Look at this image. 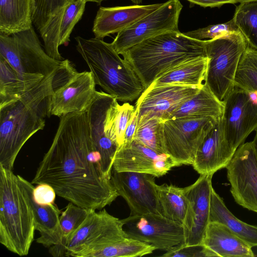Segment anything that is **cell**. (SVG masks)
I'll list each match as a JSON object with an SVG mask.
<instances>
[{
  "mask_svg": "<svg viewBox=\"0 0 257 257\" xmlns=\"http://www.w3.org/2000/svg\"><path fill=\"white\" fill-rule=\"evenodd\" d=\"M52 143L31 181L50 185L56 195L81 207L101 210L119 196L100 169L87 111L60 117Z\"/></svg>",
  "mask_w": 257,
  "mask_h": 257,
  "instance_id": "6da1fadb",
  "label": "cell"
},
{
  "mask_svg": "<svg viewBox=\"0 0 257 257\" xmlns=\"http://www.w3.org/2000/svg\"><path fill=\"white\" fill-rule=\"evenodd\" d=\"M55 71L17 99L0 106V165L4 168L13 170L24 144L44 128L51 115Z\"/></svg>",
  "mask_w": 257,
  "mask_h": 257,
  "instance_id": "7a4b0ae2",
  "label": "cell"
},
{
  "mask_svg": "<svg viewBox=\"0 0 257 257\" xmlns=\"http://www.w3.org/2000/svg\"><path fill=\"white\" fill-rule=\"evenodd\" d=\"M121 55L130 63L145 89L169 68L194 58L207 57L205 40L193 39L180 31L167 32L148 38Z\"/></svg>",
  "mask_w": 257,
  "mask_h": 257,
  "instance_id": "3957f363",
  "label": "cell"
},
{
  "mask_svg": "<svg viewBox=\"0 0 257 257\" xmlns=\"http://www.w3.org/2000/svg\"><path fill=\"white\" fill-rule=\"evenodd\" d=\"M76 49L92 73L96 85L124 102L133 101L145 88L130 63L122 59L111 43L96 38H75Z\"/></svg>",
  "mask_w": 257,
  "mask_h": 257,
  "instance_id": "277c9868",
  "label": "cell"
},
{
  "mask_svg": "<svg viewBox=\"0 0 257 257\" xmlns=\"http://www.w3.org/2000/svg\"><path fill=\"white\" fill-rule=\"evenodd\" d=\"M35 230L33 211L18 176L0 165V242L12 252L26 255Z\"/></svg>",
  "mask_w": 257,
  "mask_h": 257,
  "instance_id": "5b68a950",
  "label": "cell"
},
{
  "mask_svg": "<svg viewBox=\"0 0 257 257\" xmlns=\"http://www.w3.org/2000/svg\"><path fill=\"white\" fill-rule=\"evenodd\" d=\"M0 56L21 77L30 81H41L62 62L47 54L33 27L10 36L0 34Z\"/></svg>",
  "mask_w": 257,
  "mask_h": 257,
  "instance_id": "8992f818",
  "label": "cell"
},
{
  "mask_svg": "<svg viewBox=\"0 0 257 257\" xmlns=\"http://www.w3.org/2000/svg\"><path fill=\"white\" fill-rule=\"evenodd\" d=\"M247 46L240 31L205 40L208 62L204 83L221 102L234 87L237 69Z\"/></svg>",
  "mask_w": 257,
  "mask_h": 257,
  "instance_id": "52a82bcc",
  "label": "cell"
},
{
  "mask_svg": "<svg viewBox=\"0 0 257 257\" xmlns=\"http://www.w3.org/2000/svg\"><path fill=\"white\" fill-rule=\"evenodd\" d=\"M90 71L78 72L68 59L62 61L52 81L51 115L59 117L87 111L96 90Z\"/></svg>",
  "mask_w": 257,
  "mask_h": 257,
  "instance_id": "ba28073f",
  "label": "cell"
},
{
  "mask_svg": "<svg viewBox=\"0 0 257 257\" xmlns=\"http://www.w3.org/2000/svg\"><path fill=\"white\" fill-rule=\"evenodd\" d=\"M122 219L103 209L91 210L87 217L68 239L60 256L88 257L97 250L128 237Z\"/></svg>",
  "mask_w": 257,
  "mask_h": 257,
  "instance_id": "9c48e42d",
  "label": "cell"
},
{
  "mask_svg": "<svg viewBox=\"0 0 257 257\" xmlns=\"http://www.w3.org/2000/svg\"><path fill=\"white\" fill-rule=\"evenodd\" d=\"M216 119L173 118L162 120L161 134L166 154L178 166L192 165L199 147Z\"/></svg>",
  "mask_w": 257,
  "mask_h": 257,
  "instance_id": "30bf717a",
  "label": "cell"
},
{
  "mask_svg": "<svg viewBox=\"0 0 257 257\" xmlns=\"http://www.w3.org/2000/svg\"><path fill=\"white\" fill-rule=\"evenodd\" d=\"M183 5L168 0L128 28L117 33L111 43L118 54L148 38L170 31H180L179 19Z\"/></svg>",
  "mask_w": 257,
  "mask_h": 257,
  "instance_id": "8fae6325",
  "label": "cell"
},
{
  "mask_svg": "<svg viewBox=\"0 0 257 257\" xmlns=\"http://www.w3.org/2000/svg\"><path fill=\"white\" fill-rule=\"evenodd\" d=\"M223 104L224 133L229 143L236 150L257 128V92L234 86Z\"/></svg>",
  "mask_w": 257,
  "mask_h": 257,
  "instance_id": "7c38bea8",
  "label": "cell"
},
{
  "mask_svg": "<svg viewBox=\"0 0 257 257\" xmlns=\"http://www.w3.org/2000/svg\"><path fill=\"white\" fill-rule=\"evenodd\" d=\"M225 168L235 201L257 213V154L252 141L237 149Z\"/></svg>",
  "mask_w": 257,
  "mask_h": 257,
  "instance_id": "4fadbf2b",
  "label": "cell"
},
{
  "mask_svg": "<svg viewBox=\"0 0 257 257\" xmlns=\"http://www.w3.org/2000/svg\"><path fill=\"white\" fill-rule=\"evenodd\" d=\"M122 220L128 237L152 245L156 249L167 251L184 242L182 225L161 215H131Z\"/></svg>",
  "mask_w": 257,
  "mask_h": 257,
  "instance_id": "5bb4252c",
  "label": "cell"
},
{
  "mask_svg": "<svg viewBox=\"0 0 257 257\" xmlns=\"http://www.w3.org/2000/svg\"><path fill=\"white\" fill-rule=\"evenodd\" d=\"M213 175H200L193 184L184 188L187 201V211L182 224L184 246H202L204 233L209 222Z\"/></svg>",
  "mask_w": 257,
  "mask_h": 257,
  "instance_id": "9a60e30c",
  "label": "cell"
},
{
  "mask_svg": "<svg viewBox=\"0 0 257 257\" xmlns=\"http://www.w3.org/2000/svg\"><path fill=\"white\" fill-rule=\"evenodd\" d=\"M155 177L146 173L118 172L112 169L110 181L118 195L127 203L131 215H161Z\"/></svg>",
  "mask_w": 257,
  "mask_h": 257,
  "instance_id": "2e32d148",
  "label": "cell"
},
{
  "mask_svg": "<svg viewBox=\"0 0 257 257\" xmlns=\"http://www.w3.org/2000/svg\"><path fill=\"white\" fill-rule=\"evenodd\" d=\"M202 87L179 84L150 85L136 103L138 118L146 116L156 117L161 120L168 119L176 109L197 93Z\"/></svg>",
  "mask_w": 257,
  "mask_h": 257,
  "instance_id": "e0dca14e",
  "label": "cell"
},
{
  "mask_svg": "<svg viewBox=\"0 0 257 257\" xmlns=\"http://www.w3.org/2000/svg\"><path fill=\"white\" fill-rule=\"evenodd\" d=\"M177 166L169 155L157 152L133 140L118 148L112 169L118 172L146 173L159 177Z\"/></svg>",
  "mask_w": 257,
  "mask_h": 257,
  "instance_id": "ac0fdd59",
  "label": "cell"
},
{
  "mask_svg": "<svg viewBox=\"0 0 257 257\" xmlns=\"http://www.w3.org/2000/svg\"><path fill=\"white\" fill-rule=\"evenodd\" d=\"M115 99L104 91H96L86 111L93 149L99 156L100 167L103 175L110 179L114 158L118 147L106 136L104 122L107 111Z\"/></svg>",
  "mask_w": 257,
  "mask_h": 257,
  "instance_id": "d6986e66",
  "label": "cell"
},
{
  "mask_svg": "<svg viewBox=\"0 0 257 257\" xmlns=\"http://www.w3.org/2000/svg\"><path fill=\"white\" fill-rule=\"evenodd\" d=\"M235 151L225 137L221 117L205 136L192 165L200 175H213L226 167Z\"/></svg>",
  "mask_w": 257,
  "mask_h": 257,
  "instance_id": "ffe728a7",
  "label": "cell"
},
{
  "mask_svg": "<svg viewBox=\"0 0 257 257\" xmlns=\"http://www.w3.org/2000/svg\"><path fill=\"white\" fill-rule=\"evenodd\" d=\"M74 0H35L33 24L44 43L46 52L58 61L64 59L59 51L61 22L67 6Z\"/></svg>",
  "mask_w": 257,
  "mask_h": 257,
  "instance_id": "44dd1931",
  "label": "cell"
},
{
  "mask_svg": "<svg viewBox=\"0 0 257 257\" xmlns=\"http://www.w3.org/2000/svg\"><path fill=\"white\" fill-rule=\"evenodd\" d=\"M162 3L128 6L100 7L93 22L95 38L102 39L123 31L152 13Z\"/></svg>",
  "mask_w": 257,
  "mask_h": 257,
  "instance_id": "7402d4cb",
  "label": "cell"
},
{
  "mask_svg": "<svg viewBox=\"0 0 257 257\" xmlns=\"http://www.w3.org/2000/svg\"><path fill=\"white\" fill-rule=\"evenodd\" d=\"M205 257H254L250 245L233 233L225 224L210 221L202 240Z\"/></svg>",
  "mask_w": 257,
  "mask_h": 257,
  "instance_id": "603a6c76",
  "label": "cell"
},
{
  "mask_svg": "<svg viewBox=\"0 0 257 257\" xmlns=\"http://www.w3.org/2000/svg\"><path fill=\"white\" fill-rule=\"evenodd\" d=\"M20 184L22 187L33 211L35 229L40 236L36 242L45 247H51L60 243L62 239L60 216L61 211L53 204H40L34 199V187L22 176L17 175Z\"/></svg>",
  "mask_w": 257,
  "mask_h": 257,
  "instance_id": "cb8c5ba5",
  "label": "cell"
},
{
  "mask_svg": "<svg viewBox=\"0 0 257 257\" xmlns=\"http://www.w3.org/2000/svg\"><path fill=\"white\" fill-rule=\"evenodd\" d=\"M208 57H198L183 62L165 71L150 85L179 84L202 87L207 69Z\"/></svg>",
  "mask_w": 257,
  "mask_h": 257,
  "instance_id": "d4e9b609",
  "label": "cell"
},
{
  "mask_svg": "<svg viewBox=\"0 0 257 257\" xmlns=\"http://www.w3.org/2000/svg\"><path fill=\"white\" fill-rule=\"evenodd\" d=\"M35 0H0V34L12 35L33 27Z\"/></svg>",
  "mask_w": 257,
  "mask_h": 257,
  "instance_id": "484cf974",
  "label": "cell"
},
{
  "mask_svg": "<svg viewBox=\"0 0 257 257\" xmlns=\"http://www.w3.org/2000/svg\"><path fill=\"white\" fill-rule=\"evenodd\" d=\"M223 107V102L219 100L204 83L199 91L182 103L171 114L169 118L211 117L217 119L222 117Z\"/></svg>",
  "mask_w": 257,
  "mask_h": 257,
  "instance_id": "4316f807",
  "label": "cell"
},
{
  "mask_svg": "<svg viewBox=\"0 0 257 257\" xmlns=\"http://www.w3.org/2000/svg\"><path fill=\"white\" fill-rule=\"evenodd\" d=\"M210 221L224 223L251 247L257 246V226L247 224L234 216L213 188L210 195Z\"/></svg>",
  "mask_w": 257,
  "mask_h": 257,
  "instance_id": "83f0119b",
  "label": "cell"
},
{
  "mask_svg": "<svg viewBox=\"0 0 257 257\" xmlns=\"http://www.w3.org/2000/svg\"><path fill=\"white\" fill-rule=\"evenodd\" d=\"M157 192L161 214L182 225L187 208L184 188L173 185H157Z\"/></svg>",
  "mask_w": 257,
  "mask_h": 257,
  "instance_id": "f1b7e54d",
  "label": "cell"
},
{
  "mask_svg": "<svg viewBox=\"0 0 257 257\" xmlns=\"http://www.w3.org/2000/svg\"><path fill=\"white\" fill-rule=\"evenodd\" d=\"M40 81L27 80L21 77L9 62L0 56V106L17 99Z\"/></svg>",
  "mask_w": 257,
  "mask_h": 257,
  "instance_id": "f546056e",
  "label": "cell"
},
{
  "mask_svg": "<svg viewBox=\"0 0 257 257\" xmlns=\"http://www.w3.org/2000/svg\"><path fill=\"white\" fill-rule=\"evenodd\" d=\"M136 110L135 107L128 102L122 105L115 98L109 107L104 122L106 136L118 147L123 144L126 127Z\"/></svg>",
  "mask_w": 257,
  "mask_h": 257,
  "instance_id": "4dcf8cb0",
  "label": "cell"
},
{
  "mask_svg": "<svg viewBox=\"0 0 257 257\" xmlns=\"http://www.w3.org/2000/svg\"><path fill=\"white\" fill-rule=\"evenodd\" d=\"M91 210L81 207L69 202L60 216L61 241L59 244L51 246L49 250L52 255L60 256L62 249L67 241L83 223Z\"/></svg>",
  "mask_w": 257,
  "mask_h": 257,
  "instance_id": "1f68e13d",
  "label": "cell"
},
{
  "mask_svg": "<svg viewBox=\"0 0 257 257\" xmlns=\"http://www.w3.org/2000/svg\"><path fill=\"white\" fill-rule=\"evenodd\" d=\"M155 247L147 243L126 237L90 253L88 257H136L152 253Z\"/></svg>",
  "mask_w": 257,
  "mask_h": 257,
  "instance_id": "d6a6232c",
  "label": "cell"
},
{
  "mask_svg": "<svg viewBox=\"0 0 257 257\" xmlns=\"http://www.w3.org/2000/svg\"><path fill=\"white\" fill-rule=\"evenodd\" d=\"M233 19L248 45L257 50V1L240 3Z\"/></svg>",
  "mask_w": 257,
  "mask_h": 257,
  "instance_id": "836d02e7",
  "label": "cell"
},
{
  "mask_svg": "<svg viewBox=\"0 0 257 257\" xmlns=\"http://www.w3.org/2000/svg\"><path fill=\"white\" fill-rule=\"evenodd\" d=\"M161 121L156 117L143 116L138 118L133 140L157 152L166 154L161 134Z\"/></svg>",
  "mask_w": 257,
  "mask_h": 257,
  "instance_id": "e575fe53",
  "label": "cell"
},
{
  "mask_svg": "<svg viewBox=\"0 0 257 257\" xmlns=\"http://www.w3.org/2000/svg\"><path fill=\"white\" fill-rule=\"evenodd\" d=\"M234 86L249 92H257V50L248 45L240 60Z\"/></svg>",
  "mask_w": 257,
  "mask_h": 257,
  "instance_id": "d590c367",
  "label": "cell"
},
{
  "mask_svg": "<svg viewBox=\"0 0 257 257\" xmlns=\"http://www.w3.org/2000/svg\"><path fill=\"white\" fill-rule=\"evenodd\" d=\"M85 0H74L66 7L61 22L59 32V46L70 41V34L85 11Z\"/></svg>",
  "mask_w": 257,
  "mask_h": 257,
  "instance_id": "8d00e7d4",
  "label": "cell"
},
{
  "mask_svg": "<svg viewBox=\"0 0 257 257\" xmlns=\"http://www.w3.org/2000/svg\"><path fill=\"white\" fill-rule=\"evenodd\" d=\"M239 31L232 18L226 23L209 25L183 33L193 39L204 40L205 39L209 40L218 38Z\"/></svg>",
  "mask_w": 257,
  "mask_h": 257,
  "instance_id": "74e56055",
  "label": "cell"
},
{
  "mask_svg": "<svg viewBox=\"0 0 257 257\" xmlns=\"http://www.w3.org/2000/svg\"><path fill=\"white\" fill-rule=\"evenodd\" d=\"M165 257H205L202 246H184L183 243L167 251L162 255Z\"/></svg>",
  "mask_w": 257,
  "mask_h": 257,
  "instance_id": "f35d334b",
  "label": "cell"
},
{
  "mask_svg": "<svg viewBox=\"0 0 257 257\" xmlns=\"http://www.w3.org/2000/svg\"><path fill=\"white\" fill-rule=\"evenodd\" d=\"M56 195L55 191L52 187L47 184L38 185L34 188L33 191L35 200L40 204L54 203Z\"/></svg>",
  "mask_w": 257,
  "mask_h": 257,
  "instance_id": "ab89813d",
  "label": "cell"
},
{
  "mask_svg": "<svg viewBox=\"0 0 257 257\" xmlns=\"http://www.w3.org/2000/svg\"><path fill=\"white\" fill-rule=\"evenodd\" d=\"M192 4L196 5L201 7H220L227 4H235L238 3V0H186Z\"/></svg>",
  "mask_w": 257,
  "mask_h": 257,
  "instance_id": "60d3db41",
  "label": "cell"
},
{
  "mask_svg": "<svg viewBox=\"0 0 257 257\" xmlns=\"http://www.w3.org/2000/svg\"><path fill=\"white\" fill-rule=\"evenodd\" d=\"M138 112L136 109L135 113L125 130L123 144L130 143L133 141L138 124Z\"/></svg>",
  "mask_w": 257,
  "mask_h": 257,
  "instance_id": "b9f144b4",
  "label": "cell"
},
{
  "mask_svg": "<svg viewBox=\"0 0 257 257\" xmlns=\"http://www.w3.org/2000/svg\"><path fill=\"white\" fill-rule=\"evenodd\" d=\"M255 135L253 140L252 141L254 148L257 154V128L255 130Z\"/></svg>",
  "mask_w": 257,
  "mask_h": 257,
  "instance_id": "7bdbcfd3",
  "label": "cell"
},
{
  "mask_svg": "<svg viewBox=\"0 0 257 257\" xmlns=\"http://www.w3.org/2000/svg\"><path fill=\"white\" fill-rule=\"evenodd\" d=\"M105 0H85V1L87 2H94L99 5L102 1Z\"/></svg>",
  "mask_w": 257,
  "mask_h": 257,
  "instance_id": "ee69618b",
  "label": "cell"
},
{
  "mask_svg": "<svg viewBox=\"0 0 257 257\" xmlns=\"http://www.w3.org/2000/svg\"><path fill=\"white\" fill-rule=\"evenodd\" d=\"M132 2L135 5H140L142 2L143 0H131Z\"/></svg>",
  "mask_w": 257,
  "mask_h": 257,
  "instance_id": "f6af8a7d",
  "label": "cell"
},
{
  "mask_svg": "<svg viewBox=\"0 0 257 257\" xmlns=\"http://www.w3.org/2000/svg\"><path fill=\"white\" fill-rule=\"evenodd\" d=\"M257 0H238V3H248L251 2H255Z\"/></svg>",
  "mask_w": 257,
  "mask_h": 257,
  "instance_id": "bcb514c9",
  "label": "cell"
}]
</instances>
